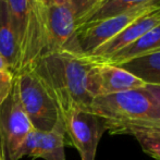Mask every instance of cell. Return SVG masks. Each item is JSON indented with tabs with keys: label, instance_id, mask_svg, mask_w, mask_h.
Returning <instances> with one entry per match:
<instances>
[{
	"label": "cell",
	"instance_id": "30bf717a",
	"mask_svg": "<svg viewBox=\"0 0 160 160\" xmlns=\"http://www.w3.org/2000/svg\"><path fill=\"white\" fill-rule=\"evenodd\" d=\"M160 24V6H157L152 10L146 12L138 19L125 28L121 33L114 36L112 39L108 40L103 45L94 50L91 55L86 56L88 60L94 63H101L109 57L114 55L123 48L130 46L134 42L149 32L152 28Z\"/></svg>",
	"mask_w": 160,
	"mask_h": 160
},
{
	"label": "cell",
	"instance_id": "ac0fdd59",
	"mask_svg": "<svg viewBox=\"0 0 160 160\" xmlns=\"http://www.w3.org/2000/svg\"><path fill=\"white\" fill-rule=\"evenodd\" d=\"M40 135H42V132L36 128H32L26 137L23 139L21 146L19 148V152H18V157L19 159L23 158V157H31L32 158L34 152L36 150L38 146V143H39L40 139Z\"/></svg>",
	"mask_w": 160,
	"mask_h": 160
},
{
	"label": "cell",
	"instance_id": "7c38bea8",
	"mask_svg": "<svg viewBox=\"0 0 160 160\" xmlns=\"http://www.w3.org/2000/svg\"><path fill=\"white\" fill-rule=\"evenodd\" d=\"M0 53L15 75L20 68V49L6 0H0Z\"/></svg>",
	"mask_w": 160,
	"mask_h": 160
},
{
	"label": "cell",
	"instance_id": "2e32d148",
	"mask_svg": "<svg viewBox=\"0 0 160 160\" xmlns=\"http://www.w3.org/2000/svg\"><path fill=\"white\" fill-rule=\"evenodd\" d=\"M121 134L133 136L145 154L155 160H160V128H128Z\"/></svg>",
	"mask_w": 160,
	"mask_h": 160
},
{
	"label": "cell",
	"instance_id": "277c9868",
	"mask_svg": "<svg viewBox=\"0 0 160 160\" xmlns=\"http://www.w3.org/2000/svg\"><path fill=\"white\" fill-rule=\"evenodd\" d=\"M19 97L33 128L40 132L51 131L62 118L57 102L32 69L15 74Z\"/></svg>",
	"mask_w": 160,
	"mask_h": 160
},
{
	"label": "cell",
	"instance_id": "5b68a950",
	"mask_svg": "<svg viewBox=\"0 0 160 160\" xmlns=\"http://www.w3.org/2000/svg\"><path fill=\"white\" fill-rule=\"evenodd\" d=\"M68 145L76 148L81 160H95L97 147L103 133L108 131L107 121L88 109H72L62 114Z\"/></svg>",
	"mask_w": 160,
	"mask_h": 160
},
{
	"label": "cell",
	"instance_id": "9a60e30c",
	"mask_svg": "<svg viewBox=\"0 0 160 160\" xmlns=\"http://www.w3.org/2000/svg\"><path fill=\"white\" fill-rule=\"evenodd\" d=\"M158 50H160V24L155 26L154 28H152L149 32L143 35L136 42H134L130 46L123 48L122 50L116 52L111 57L108 58L107 60L101 62V63L117 65L128 61L130 59H133V58Z\"/></svg>",
	"mask_w": 160,
	"mask_h": 160
},
{
	"label": "cell",
	"instance_id": "4fadbf2b",
	"mask_svg": "<svg viewBox=\"0 0 160 160\" xmlns=\"http://www.w3.org/2000/svg\"><path fill=\"white\" fill-rule=\"evenodd\" d=\"M117 67L127 70L146 85L160 86V50L133 58Z\"/></svg>",
	"mask_w": 160,
	"mask_h": 160
},
{
	"label": "cell",
	"instance_id": "d6986e66",
	"mask_svg": "<svg viewBox=\"0 0 160 160\" xmlns=\"http://www.w3.org/2000/svg\"><path fill=\"white\" fill-rule=\"evenodd\" d=\"M15 75L12 72H0V106L10 95L14 84Z\"/></svg>",
	"mask_w": 160,
	"mask_h": 160
},
{
	"label": "cell",
	"instance_id": "7402d4cb",
	"mask_svg": "<svg viewBox=\"0 0 160 160\" xmlns=\"http://www.w3.org/2000/svg\"><path fill=\"white\" fill-rule=\"evenodd\" d=\"M39 1H42H42H44V0H39Z\"/></svg>",
	"mask_w": 160,
	"mask_h": 160
},
{
	"label": "cell",
	"instance_id": "8fae6325",
	"mask_svg": "<svg viewBox=\"0 0 160 160\" xmlns=\"http://www.w3.org/2000/svg\"><path fill=\"white\" fill-rule=\"evenodd\" d=\"M159 4L160 0H99L87 14L76 22V28L84 24L117 17L139 8Z\"/></svg>",
	"mask_w": 160,
	"mask_h": 160
},
{
	"label": "cell",
	"instance_id": "8992f818",
	"mask_svg": "<svg viewBox=\"0 0 160 160\" xmlns=\"http://www.w3.org/2000/svg\"><path fill=\"white\" fill-rule=\"evenodd\" d=\"M33 125L22 107L15 83L0 106V160H20L18 152Z\"/></svg>",
	"mask_w": 160,
	"mask_h": 160
},
{
	"label": "cell",
	"instance_id": "ffe728a7",
	"mask_svg": "<svg viewBox=\"0 0 160 160\" xmlns=\"http://www.w3.org/2000/svg\"><path fill=\"white\" fill-rule=\"evenodd\" d=\"M145 89L152 96V98L157 101L160 107V86H152V85H146Z\"/></svg>",
	"mask_w": 160,
	"mask_h": 160
},
{
	"label": "cell",
	"instance_id": "6da1fadb",
	"mask_svg": "<svg viewBox=\"0 0 160 160\" xmlns=\"http://www.w3.org/2000/svg\"><path fill=\"white\" fill-rule=\"evenodd\" d=\"M93 62L84 56L49 52L38 58L32 69L57 102L61 116L72 109H88V74Z\"/></svg>",
	"mask_w": 160,
	"mask_h": 160
},
{
	"label": "cell",
	"instance_id": "9c48e42d",
	"mask_svg": "<svg viewBox=\"0 0 160 160\" xmlns=\"http://www.w3.org/2000/svg\"><path fill=\"white\" fill-rule=\"evenodd\" d=\"M146 84L132 73L109 63H94L88 74V92L93 99L98 96L144 88Z\"/></svg>",
	"mask_w": 160,
	"mask_h": 160
},
{
	"label": "cell",
	"instance_id": "3957f363",
	"mask_svg": "<svg viewBox=\"0 0 160 160\" xmlns=\"http://www.w3.org/2000/svg\"><path fill=\"white\" fill-rule=\"evenodd\" d=\"M6 2L20 49L19 72H21L47 53L45 7L39 0H6Z\"/></svg>",
	"mask_w": 160,
	"mask_h": 160
},
{
	"label": "cell",
	"instance_id": "52a82bcc",
	"mask_svg": "<svg viewBox=\"0 0 160 160\" xmlns=\"http://www.w3.org/2000/svg\"><path fill=\"white\" fill-rule=\"evenodd\" d=\"M47 53L83 56L76 36V18L65 4H44ZM46 55V53H45Z\"/></svg>",
	"mask_w": 160,
	"mask_h": 160
},
{
	"label": "cell",
	"instance_id": "e0dca14e",
	"mask_svg": "<svg viewBox=\"0 0 160 160\" xmlns=\"http://www.w3.org/2000/svg\"><path fill=\"white\" fill-rule=\"evenodd\" d=\"M99 0H44V4H65L68 6L76 18V22L82 19L98 3Z\"/></svg>",
	"mask_w": 160,
	"mask_h": 160
},
{
	"label": "cell",
	"instance_id": "44dd1931",
	"mask_svg": "<svg viewBox=\"0 0 160 160\" xmlns=\"http://www.w3.org/2000/svg\"><path fill=\"white\" fill-rule=\"evenodd\" d=\"M0 72H11L7 60L3 58V56L0 53Z\"/></svg>",
	"mask_w": 160,
	"mask_h": 160
},
{
	"label": "cell",
	"instance_id": "7a4b0ae2",
	"mask_svg": "<svg viewBox=\"0 0 160 160\" xmlns=\"http://www.w3.org/2000/svg\"><path fill=\"white\" fill-rule=\"evenodd\" d=\"M89 110L107 121L112 135L128 128H160V107L145 87L95 97Z\"/></svg>",
	"mask_w": 160,
	"mask_h": 160
},
{
	"label": "cell",
	"instance_id": "5bb4252c",
	"mask_svg": "<svg viewBox=\"0 0 160 160\" xmlns=\"http://www.w3.org/2000/svg\"><path fill=\"white\" fill-rule=\"evenodd\" d=\"M65 128L62 118L57 122L55 128L49 132H42L40 139L32 158H42L45 160H67L64 146Z\"/></svg>",
	"mask_w": 160,
	"mask_h": 160
},
{
	"label": "cell",
	"instance_id": "ba28073f",
	"mask_svg": "<svg viewBox=\"0 0 160 160\" xmlns=\"http://www.w3.org/2000/svg\"><path fill=\"white\" fill-rule=\"evenodd\" d=\"M156 7L157 6L144 7L117 17L78 26L76 28V36L82 55L84 57L91 55L98 47L122 32L132 22Z\"/></svg>",
	"mask_w": 160,
	"mask_h": 160
}]
</instances>
